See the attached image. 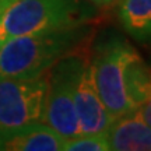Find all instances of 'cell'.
Returning <instances> with one entry per match:
<instances>
[{"label": "cell", "instance_id": "3957f363", "mask_svg": "<svg viewBox=\"0 0 151 151\" xmlns=\"http://www.w3.org/2000/svg\"><path fill=\"white\" fill-rule=\"evenodd\" d=\"M88 42L58 60L50 69L45 102L43 123L65 140L80 136V126L74 106V84L83 62L88 53Z\"/></svg>", "mask_w": 151, "mask_h": 151}, {"label": "cell", "instance_id": "6da1fadb", "mask_svg": "<svg viewBox=\"0 0 151 151\" xmlns=\"http://www.w3.org/2000/svg\"><path fill=\"white\" fill-rule=\"evenodd\" d=\"M90 28L78 27L28 34L0 43V77L35 78L63 56L87 42Z\"/></svg>", "mask_w": 151, "mask_h": 151}, {"label": "cell", "instance_id": "4fadbf2b", "mask_svg": "<svg viewBox=\"0 0 151 151\" xmlns=\"http://www.w3.org/2000/svg\"><path fill=\"white\" fill-rule=\"evenodd\" d=\"M13 1H14V0H0V13L4 10L7 6H10Z\"/></svg>", "mask_w": 151, "mask_h": 151}, {"label": "cell", "instance_id": "8992f818", "mask_svg": "<svg viewBox=\"0 0 151 151\" xmlns=\"http://www.w3.org/2000/svg\"><path fill=\"white\" fill-rule=\"evenodd\" d=\"M74 106L81 134L105 133L113 123L98 94L90 56L84 59L76 78Z\"/></svg>", "mask_w": 151, "mask_h": 151}, {"label": "cell", "instance_id": "7c38bea8", "mask_svg": "<svg viewBox=\"0 0 151 151\" xmlns=\"http://www.w3.org/2000/svg\"><path fill=\"white\" fill-rule=\"evenodd\" d=\"M137 112L140 113L141 119H143V120H144V122L151 127V102L150 101H146L140 108L137 109Z\"/></svg>", "mask_w": 151, "mask_h": 151}, {"label": "cell", "instance_id": "8fae6325", "mask_svg": "<svg viewBox=\"0 0 151 151\" xmlns=\"http://www.w3.org/2000/svg\"><path fill=\"white\" fill-rule=\"evenodd\" d=\"M66 151H109V141L105 133L80 134L65 141Z\"/></svg>", "mask_w": 151, "mask_h": 151}, {"label": "cell", "instance_id": "9a60e30c", "mask_svg": "<svg viewBox=\"0 0 151 151\" xmlns=\"http://www.w3.org/2000/svg\"><path fill=\"white\" fill-rule=\"evenodd\" d=\"M147 101H150L151 102V90H150V95H148V99H147Z\"/></svg>", "mask_w": 151, "mask_h": 151}, {"label": "cell", "instance_id": "7a4b0ae2", "mask_svg": "<svg viewBox=\"0 0 151 151\" xmlns=\"http://www.w3.org/2000/svg\"><path fill=\"white\" fill-rule=\"evenodd\" d=\"M91 11L80 0H14L0 13V43L13 37L84 25Z\"/></svg>", "mask_w": 151, "mask_h": 151}, {"label": "cell", "instance_id": "5bb4252c", "mask_svg": "<svg viewBox=\"0 0 151 151\" xmlns=\"http://www.w3.org/2000/svg\"><path fill=\"white\" fill-rule=\"evenodd\" d=\"M91 1L98 6H106V4H111L113 0H91Z\"/></svg>", "mask_w": 151, "mask_h": 151}, {"label": "cell", "instance_id": "52a82bcc", "mask_svg": "<svg viewBox=\"0 0 151 151\" xmlns=\"http://www.w3.org/2000/svg\"><path fill=\"white\" fill-rule=\"evenodd\" d=\"M65 139L43 122L31 123L7 133H0V150L62 151Z\"/></svg>", "mask_w": 151, "mask_h": 151}, {"label": "cell", "instance_id": "9c48e42d", "mask_svg": "<svg viewBox=\"0 0 151 151\" xmlns=\"http://www.w3.org/2000/svg\"><path fill=\"white\" fill-rule=\"evenodd\" d=\"M118 16L130 37L139 42H151V0H122Z\"/></svg>", "mask_w": 151, "mask_h": 151}, {"label": "cell", "instance_id": "5b68a950", "mask_svg": "<svg viewBox=\"0 0 151 151\" xmlns=\"http://www.w3.org/2000/svg\"><path fill=\"white\" fill-rule=\"evenodd\" d=\"M48 78L0 77V133L43 122Z\"/></svg>", "mask_w": 151, "mask_h": 151}, {"label": "cell", "instance_id": "ba28073f", "mask_svg": "<svg viewBox=\"0 0 151 151\" xmlns=\"http://www.w3.org/2000/svg\"><path fill=\"white\" fill-rule=\"evenodd\" d=\"M109 148L115 151H151V127L137 109L116 119L106 132Z\"/></svg>", "mask_w": 151, "mask_h": 151}, {"label": "cell", "instance_id": "30bf717a", "mask_svg": "<svg viewBox=\"0 0 151 151\" xmlns=\"http://www.w3.org/2000/svg\"><path fill=\"white\" fill-rule=\"evenodd\" d=\"M124 87L133 111L148 99L151 90V69L136 52L124 69Z\"/></svg>", "mask_w": 151, "mask_h": 151}, {"label": "cell", "instance_id": "277c9868", "mask_svg": "<svg viewBox=\"0 0 151 151\" xmlns=\"http://www.w3.org/2000/svg\"><path fill=\"white\" fill-rule=\"evenodd\" d=\"M136 49L120 38H111L94 53L91 65L98 94L113 119L133 112L124 87V69Z\"/></svg>", "mask_w": 151, "mask_h": 151}]
</instances>
